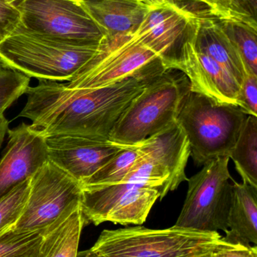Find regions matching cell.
<instances>
[{"label":"cell","mask_w":257,"mask_h":257,"mask_svg":"<svg viewBox=\"0 0 257 257\" xmlns=\"http://www.w3.org/2000/svg\"><path fill=\"white\" fill-rule=\"evenodd\" d=\"M9 130V121L5 117L4 114L0 115V148L3 145L5 136L7 134Z\"/></svg>","instance_id":"30"},{"label":"cell","mask_w":257,"mask_h":257,"mask_svg":"<svg viewBox=\"0 0 257 257\" xmlns=\"http://www.w3.org/2000/svg\"><path fill=\"white\" fill-rule=\"evenodd\" d=\"M190 91L186 75L165 71L134 98L112 130L110 140L134 145L170 126L177 121Z\"/></svg>","instance_id":"5"},{"label":"cell","mask_w":257,"mask_h":257,"mask_svg":"<svg viewBox=\"0 0 257 257\" xmlns=\"http://www.w3.org/2000/svg\"><path fill=\"white\" fill-rule=\"evenodd\" d=\"M42 232H20L13 228L0 234V257H39Z\"/></svg>","instance_id":"23"},{"label":"cell","mask_w":257,"mask_h":257,"mask_svg":"<svg viewBox=\"0 0 257 257\" xmlns=\"http://www.w3.org/2000/svg\"><path fill=\"white\" fill-rule=\"evenodd\" d=\"M161 189L150 186L137 185L115 199L97 219L95 226L111 222L114 224L142 225L146 221L157 199H162Z\"/></svg>","instance_id":"18"},{"label":"cell","mask_w":257,"mask_h":257,"mask_svg":"<svg viewBox=\"0 0 257 257\" xmlns=\"http://www.w3.org/2000/svg\"><path fill=\"white\" fill-rule=\"evenodd\" d=\"M140 149L146 158L168 175L170 191L188 180L185 170L190 156V142L178 121L142 141Z\"/></svg>","instance_id":"14"},{"label":"cell","mask_w":257,"mask_h":257,"mask_svg":"<svg viewBox=\"0 0 257 257\" xmlns=\"http://www.w3.org/2000/svg\"><path fill=\"white\" fill-rule=\"evenodd\" d=\"M196 15L167 0L150 6L138 28L131 35L153 51L167 69H174L180 49Z\"/></svg>","instance_id":"11"},{"label":"cell","mask_w":257,"mask_h":257,"mask_svg":"<svg viewBox=\"0 0 257 257\" xmlns=\"http://www.w3.org/2000/svg\"><path fill=\"white\" fill-rule=\"evenodd\" d=\"M84 225L80 206L58 226L43 235L39 257H77Z\"/></svg>","instance_id":"19"},{"label":"cell","mask_w":257,"mask_h":257,"mask_svg":"<svg viewBox=\"0 0 257 257\" xmlns=\"http://www.w3.org/2000/svg\"><path fill=\"white\" fill-rule=\"evenodd\" d=\"M30 81L29 77L9 66L0 57V115L25 94Z\"/></svg>","instance_id":"24"},{"label":"cell","mask_w":257,"mask_h":257,"mask_svg":"<svg viewBox=\"0 0 257 257\" xmlns=\"http://www.w3.org/2000/svg\"><path fill=\"white\" fill-rule=\"evenodd\" d=\"M229 158L243 182L257 187V117L247 115Z\"/></svg>","instance_id":"20"},{"label":"cell","mask_w":257,"mask_h":257,"mask_svg":"<svg viewBox=\"0 0 257 257\" xmlns=\"http://www.w3.org/2000/svg\"><path fill=\"white\" fill-rule=\"evenodd\" d=\"M247 114L239 106L220 104L190 91L177 117L190 145V156L197 165L229 157Z\"/></svg>","instance_id":"4"},{"label":"cell","mask_w":257,"mask_h":257,"mask_svg":"<svg viewBox=\"0 0 257 257\" xmlns=\"http://www.w3.org/2000/svg\"><path fill=\"white\" fill-rule=\"evenodd\" d=\"M195 45L226 69L241 87L248 73L235 44L216 18L196 16Z\"/></svg>","instance_id":"16"},{"label":"cell","mask_w":257,"mask_h":257,"mask_svg":"<svg viewBox=\"0 0 257 257\" xmlns=\"http://www.w3.org/2000/svg\"><path fill=\"white\" fill-rule=\"evenodd\" d=\"M249 2H250V5H251L253 9L257 11V0H249Z\"/></svg>","instance_id":"33"},{"label":"cell","mask_w":257,"mask_h":257,"mask_svg":"<svg viewBox=\"0 0 257 257\" xmlns=\"http://www.w3.org/2000/svg\"><path fill=\"white\" fill-rule=\"evenodd\" d=\"M168 70L153 51L132 36L101 42L98 54L66 84L69 89L107 87L132 77L155 78Z\"/></svg>","instance_id":"6"},{"label":"cell","mask_w":257,"mask_h":257,"mask_svg":"<svg viewBox=\"0 0 257 257\" xmlns=\"http://www.w3.org/2000/svg\"><path fill=\"white\" fill-rule=\"evenodd\" d=\"M196 16L183 41L174 69L186 75L190 81V91L204 95L217 103L237 105L239 84L217 62L196 48Z\"/></svg>","instance_id":"10"},{"label":"cell","mask_w":257,"mask_h":257,"mask_svg":"<svg viewBox=\"0 0 257 257\" xmlns=\"http://www.w3.org/2000/svg\"><path fill=\"white\" fill-rule=\"evenodd\" d=\"M77 257H98L91 249L84 251L78 252Z\"/></svg>","instance_id":"31"},{"label":"cell","mask_w":257,"mask_h":257,"mask_svg":"<svg viewBox=\"0 0 257 257\" xmlns=\"http://www.w3.org/2000/svg\"><path fill=\"white\" fill-rule=\"evenodd\" d=\"M30 179L24 181L0 199V234L13 227L28 199Z\"/></svg>","instance_id":"25"},{"label":"cell","mask_w":257,"mask_h":257,"mask_svg":"<svg viewBox=\"0 0 257 257\" xmlns=\"http://www.w3.org/2000/svg\"><path fill=\"white\" fill-rule=\"evenodd\" d=\"M237 105L247 115L257 117V75H246L238 92Z\"/></svg>","instance_id":"28"},{"label":"cell","mask_w":257,"mask_h":257,"mask_svg":"<svg viewBox=\"0 0 257 257\" xmlns=\"http://www.w3.org/2000/svg\"><path fill=\"white\" fill-rule=\"evenodd\" d=\"M155 78L132 77L107 87L69 89L66 84L39 80L26 91L19 114L45 137L72 136L109 140L128 105Z\"/></svg>","instance_id":"1"},{"label":"cell","mask_w":257,"mask_h":257,"mask_svg":"<svg viewBox=\"0 0 257 257\" xmlns=\"http://www.w3.org/2000/svg\"><path fill=\"white\" fill-rule=\"evenodd\" d=\"M208 7L216 19L240 21L257 26L256 11L249 0H208Z\"/></svg>","instance_id":"26"},{"label":"cell","mask_w":257,"mask_h":257,"mask_svg":"<svg viewBox=\"0 0 257 257\" xmlns=\"http://www.w3.org/2000/svg\"><path fill=\"white\" fill-rule=\"evenodd\" d=\"M21 24L41 34L75 43H101V29L80 0H16Z\"/></svg>","instance_id":"9"},{"label":"cell","mask_w":257,"mask_h":257,"mask_svg":"<svg viewBox=\"0 0 257 257\" xmlns=\"http://www.w3.org/2000/svg\"><path fill=\"white\" fill-rule=\"evenodd\" d=\"M141 142L130 145L116 154L93 175L81 183V187L106 185L121 182L136 162L144 155Z\"/></svg>","instance_id":"21"},{"label":"cell","mask_w":257,"mask_h":257,"mask_svg":"<svg viewBox=\"0 0 257 257\" xmlns=\"http://www.w3.org/2000/svg\"><path fill=\"white\" fill-rule=\"evenodd\" d=\"M195 1L199 2V3H203V4H205L207 6H208V0H195Z\"/></svg>","instance_id":"34"},{"label":"cell","mask_w":257,"mask_h":257,"mask_svg":"<svg viewBox=\"0 0 257 257\" xmlns=\"http://www.w3.org/2000/svg\"><path fill=\"white\" fill-rule=\"evenodd\" d=\"M16 0H0V44L10 37L21 23Z\"/></svg>","instance_id":"27"},{"label":"cell","mask_w":257,"mask_h":257,"mask_svg":"<svg viewBox=\"0 0 257 257\" xmlns=\"http://www.w3.org/2000/svg\"><path fill=\"white\" fill-rule=\"evenodd\" d=\"M7 133V147L0 160V199L49 161L46 137L31 124L21 123Z\"/></svg>","instance_id":"12"},{"label":"cell","mask_w":257,"mask_h":257,"mask_svg":"<svg viewBox=\"0 0 257 257\" xmlns=\"http://www.w3.org/2000/svg\"><path fill=\"white\" fill-rule=\"evenodd\" d=\"M219 232L175 226L152 229L139 226L100 235L91 250L98 257H210L219 250L238 248Z\"/></svg>","instance_id":"2"},{"label":"cell","mask_w":257,"mask_h":257,"mask_svg":"<svg viewBox=\"0 0 257 257\" xmlns=\"http://www.w3.org/2000/svg\"><path fill=\"white\" fill-rule=\"evenodd\" d=\"M218 21L235 44L248 73L257 75V26L240 21Z\"/></svg>","instance_id":"22"},{"label":"cell","mask_w":257,"mask_h":257,"mask_svg":"<svg viewBox=\"0 0 257 257\" xmlns=\"http://www.w3.org/2000/svg\"><path fill=\"white\" fill-rule=\"evenodd\" d=\"M49 161L80 184L131 145L72 136L46 137Z\"/></svg>","instance_id":"13"},{"label":"cell","mask_w":257,"mask_h":257,"mask_svg":"<svg viewBox=\"0 0 257 257\" xmlns=\"http://www.w3.org/2000/svg\"><path fill=\"white\" fill-rule=\"evenodd\" d=\"M98 26L104 41L131 36L138 28L150 6L143 0H80Z\"/></svg>","instance_id":"15"},{"label":"cell","mask_w":257,"mask_h":257,"mask_svg":"<svg viewBox=\"0 0 257 257\" xmlns=\"http://www.w3.org/2000/svg\"><path fill=\"white\" fill-rule=\"evenodd\" d=\"M229 157L204 165L188 181V192L176 226L207 232H228L232 184Z\"/></svg>","instance_id":"8"},{"label":"cell","mask_w":257,"mask_h":257,"mask_svg":"<svg viewBox=\"0 0 257 257\" xmlns=\"http://www.w3.org/2000/svg\"><path fill=\"white\" fill-rule=\"evenodd\" d=\"M226 239L245 247L257 246V187L232 180Z\"/></svg>","instance_id":"17"},{"label":"cell","mask_w":257,"mask_h":257,"mask_svg":"<svg viewBox=\"0 0 257 257\" xmlns=\"http://www.w3.org/2000/svg\"><path fill=\"white\" fill-rule=\"evenodd\" d=\"M145 3L149 5V6H158L165 3L167 0H143Z\"/></svg>","instance_id":"32"},{"label":"cell","mask_w":257,"mask_h":257,"mask_svg":"<svg viewBox=\"0 0 257 257\" xmlns=\"http://www.w3.org/2000/svg\"><path fill=\"white\" fill-rule=\"evenodd\" d=\"M82 187L75 178L48 161L31 178L30 193L14 229L42 232L61 223L81 205Z\"/></svg>","instance_id":"7"},{"label":"cell","mask_w":257,"mask_h":257,"mask_svg":"<svg viewBox=\"0 0 257 257\" xmlns=\"http://www.w3.org/2000/svg\"><path fill=\"white\" fill-rule=\"evenodd\" d=\"M210 257H257V246L219 250Z\"/></svg>","instance_id":"29"},{"label":"cell","mask_w":257,"mask_h":257,"mask_svg":"<svg viewBox=\"0 0 257 257\" xmlns=\"http://www.w3.org/2000/svg\"><path fill=\"white\" fill-rule=\"evenodd\" d=\"M101 44L57 39L32 31L21 23L0 44V57L30 78L69 82L98 54Z\"/></svg>","instance_id":"3"}]
</instances>
